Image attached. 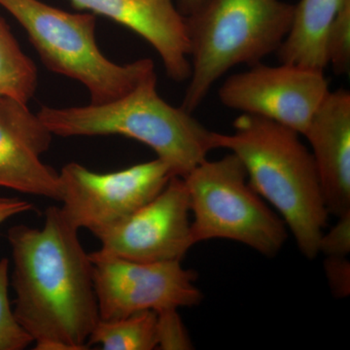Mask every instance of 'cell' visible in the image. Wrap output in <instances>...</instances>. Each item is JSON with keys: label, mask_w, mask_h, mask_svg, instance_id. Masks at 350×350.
I'll return each instance as SVG.
<instances>
[{"label": "cell", "mask_w": 350, "mask_h": 350, "mask_svg": "<svg viewBox=\"0 0 350 350\" xmlns=\"http://www.w3.org/2000/svg\"><path fill=\"white\" fill-rule=\"evenodd\" d=\"M61 207L51 206L41 229L16 225L12 250L14 314L36 350L88 349L100 320L93 262Z\"/></svg>", "instance_id": "1"}, {"label": "cell", "mask_w": 350, "mask_h": 350, "mask_svg": "<svg viewBox=\"0 0 350 350\" xmlns=\"http://www.w3.org/2000/svg\"><path fill=\"white\" fill-rule=\"evenodd\" d=\"M232 126L231 135L214 131L215 149L238 157L251 187L278 211L301 254L317 257L329 213L314 161L300 133L245 113Z\"/></svg>", "instance_id": "2"}, {"label": "cell", "mask_w": 350, "mask_h": 350, "mask_svg": "<svg viewBox=\"0 0 350 350\" xmlns=\"http://www.w3.org/2000/svg\"><path fill=\"white\" fill-rule=\"evenodd\" d=\"M39 118L62 137L122 135L137 140L167 163L174 176L185 177L214 150V131L191 112L172 107L157 91L156 73L130 93L103 105L42 107Z\"/></svg>", "instance_id": "3"}, {"label": "cell", "mask_w": 350, "mask_h": 350, "mask_svg": "<svg viewBox=\"0 0 350 350\" xmlns=\"http://www.w3.org/2000/svg\"><path fill=\"white\" fill-rule=\"evenodd\" d=\"M282 0H206L188 16L191 75L181 107L192 113L230 69L278 52L293 20Z\"/></svg>", "instance_id": "4"}, {"label": "cell", "mask_w": 350, "mask_h": 350, "mask_svg": "<svg viewBox=\"0 0 350 350\" xmlns=\"http://www.w3.org/2000/svg\"><path fill=\"white\" fill-rule=\"evenodd\" d=\"M0 6L22 25L46 68L81 83L92 105L117 100L155 73L150 59L109 61L96 44L93 13H69L39 0H0Z\"/></svg>", "instance_id": "5"}, {"label": "cell", "mask_w": 350, "mask_h": 350, "mask_svg": "<svg viewBox=\"0 0 350 350\" xmlns=\"http://www.w3.org/2000/svg\"><path fill=\"white\" fill-rule=\"evenodd\" d=\"M190 199L193 244L211 239L243 243L275 256L287 239L286 225L251 187L243 163L230 153L204 161L183 177Z\"/></svg>", "instance_id": "6"}, {"label": "cell", "mask_w": 350, "mask_h": 350, "mask_svg": "<svg viewBox=\"0 0 350 350\" xmlns=\"http://www.w3.org/2000/svg\"><path fill=\"white\" fill-rule=\"evenodd\" d=\"M59 174L64 217L96 238L150 202L174 176L159 158L108 174L69 163Z\"/></svg>", "instance_id": "7"}, {"label": "cell", "mask_w": 350, "mask_h": 350, "mask_svg": "<svg viewBox=\"0 0 350 350\" xmlns=\"http://www.w3.org/2000/svg\"><path fill=\"white\" fill-rule=\"evenodd\" d=\"M89 255L100 319L190 308L202 300L195 284L197 273L181 261L140 262Z\"/></svg>", "instance_id": "8"}, {"label": "cell", "mask_w": 350, "mask_h": 350, "mask_svg": "<svg viewBox=\"0 0 350 350\" xmlns=\"http://www.w3.org/2000/svg\"><path fill=\"white\" fill-rule=\"evenodd\" d=\"M329 91L324 71L260 63L228 77L218 96L226 107L271 120L303 135Z\"/></svg>", "instance_id": "9"}, {"label": "cell", "mask_w": 350, "mask_h": 350, "mask_svg": "<svg viewBox=\"0 0 350 350\" xmlns=\"http://www.w3.org/2000/svg\"><path fill=\"white\" fill-rule=\"evenodd\" d=\"M190 199L185 181L172 176L150 202L98 237L94 255L126 261H181L191 247Z\"/></svg>", "instance_id": "10"}, {"label": "cell", "mask_w": 350, "mask_h": 350, "mask_svg": "<svg viewBox=\"0 0 350 350\" xmlns=\"http://www.w3.org/2000/svg\"><path fill=\"white\" fill-rule=\"evenodd\" d=\"M52 139L27 103L0 96V187L59 202V172L41 159Z\"/></svg>", "instance_id": "11"}, {"label": "cell", "mask_w": 350, "mask_h": 350, "mask_svg": "<svg viewBox=\"0 0 350 350\" xmlns=\"http://www.w3.org/2000/svg\"><path fill=\"white\" fill-rule=\"evenodd\" d=\"M80 11L113 20L142 36L162 59L175 82L191 75L187 18L172 0H69Z\"/></svg>", "instance_id": "12"}, {"label": "cell", "mask_w": 350, "mask_h": 350, "mask_svg": "<svg viewBox=\"0 0 350 350\" xmlns=\"http://www.w3.org/2000/svg\"><path fill=\"white\" fill-rule=\"evenodd\" d=\"M310 144L327 211L350 213V94H327L304 133Z\"/></svg>", "instance_id": "13"}, {"label": "cell", "mask_w": 350, "mask_h": 350, "mask_svg": "<svg viewBox=\"0 0 350 350\" xmlns=\"http://www.w3.org/2000/svg\"><path fill=\"white\" fill-rule=\"evenodd\" d=\"M350 0H300L293 20L276 52L282 64L324 71L328 66L326 41L334 20Z\"/></svg>", "instance_id": "14"}, {"label": "cell", "mask_w": 350, "mask_h": 350, "mask_svg": "<svg viewBox=\"0 0 350 350\" xmlns=\"http://www.w3.org/2000/svg\"><path fill=\"white\" fill-rule=\"evenodd\" d=\"M105 350L157 349V312L145 310L123 319L98 320L88 340V347Z\"/></svg>", "instance_id": "15"}, {"label": "cell", "mask_w": 350, "mask_h": 350, "mask_svg": "<svg viewBox=\"0 0 350 350\" xmlns=\"http://www.w3.org/2000/svg\"><path fill=\"white\" fill-rule=\"evenodd\" d=\"M38 82L36 64L23 52L0 16V96L29 103L36 94Z\"/></svg>", "instance_id": "16"}, {"label": "cell", "mask_w": 350, "mask_h": 350, "mask_svg": "<svg viewBox=\"0 0 350 350\" xmlns=\"http://www.w3.org/2000/svg\"><path fill=\"white\" fill-rule=\"evenodd\" d=\"M9 260L0 259V350L27 349L33 340L21 326L9 301Z\"/></svg>", "instance_id": "17"}, {"label": "cell", "mask_w": 350, "mask_h": 350, "mask_svg": "<svg viewBox=\"0 0 350 350\" xmlns=\"http://www.w3.org/2000/svg\"><path fill=\"white\" fill-rule=\"evenodd\" d=\"M327 62L336 75H349L350 69V1L334 20L326 41Z\"/></svg>", "instance_id": "18"}, {"label": "cell", "mask_w": 350, "mask_h": 350, "mask_svg": "<svg viewBox=\"0 0 350 350\" xmlns=\"http://www.w3.org/2000/svg\"><path fill=\"white\" fill-rule=\"evenodd\" d=\"M178 310L157 312V349H192L193 345Z\"/></svg>", "instance_id": "19"}, {"label": "cell", "mask_w": 350, "mask_h": 350, "mask_svg": "<svg viewBox=\"0 0 350 350\" xmlns=\"http://www.w3.org/2000/svg\"><path fill=\"white\" fill-rule=\"evenodd\" d=\"M327 257H347L350 252V213L338 216L329 231H324L320 238L319 253Z\"/></svg>", "instance_id": "20"}, {"label": "cell", "mask_w": 350, "mask_h": 350, "mask_svg": "<svg viewBox=\"0 0 350 350\" xmlns=\"http://www.w3.org/2000/svg\"><path fill=\"white\" fill-rule=\"evenodd\" d=\"M327 278L332 292L340 298H345L350 291V265L347 257H327Z\"/></svg>", "instance_id": "21"}, {"label": "cell", "mask_w": 350, "mask_h": 350, "mask_svg": "<svg viewBox=\"0 0 350 350\" xmlns=\"http://www.w3.org/2000/svg\"><path fill=\"white\" fill-rule=\"evenodd\" d=\"M34 206L27 200L19 198L0 197V225L9 219L29 213Z\"/></svg>", "instance_id": "22"}, {"label": "cell", "mask_w": 350, "mask_h": 350, "mask_svg": "<svg viewBox=\"0 0 350 350\" xmlns=\"http://www.w3.org/2000/svg\"><path fill=\"white\" fill-rule=\"evenodd\" d=\"M206 0H178V9L182 15L188 17L206 3Z\"/></svg>", "instance_id": "23"}]
</instances>
